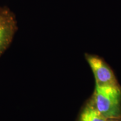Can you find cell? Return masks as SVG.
Returning a JSON list of instances; mask_svg holds the SVG:
<instances>
[{
  "label": "cell",
  "instance_id": "cell-4",
  "mask_svg": "<svg viewBox=\"0 0 121 121\" xmlns=\"http://www.w3.org/2000/svg\"><path fill=\"white\" fill-rule=\"evenodd\" d=\"M105 118L95 108L90 99L86 102L80 110L76 121H106Z\"/></svg>",
  "mask_w": 121,
  "mask_h": 121
},
{
  "label": "cell",
  "instance_id": "cell-2",
  "mask_svg": "<svg viewBox=\"0 0 121 121\" xmlns=\"http://www.w3.org/2000/svg\"><path fill=\"white\" fill-rule=\"evenodd\" d=\"M17 30L14 13L8 7H0V57L11 44Z\"/></svg>",
  "mask_w": 121,
  "mask_h": 121
},
{
  "label": "cell",
  "instance_id": "cell-5",
  "mask_svg": "<svg viewBox=\"0 0 121 121\" xmlns=\"http://www.w3.org/2000/svg\"><path fill=\"white\" fill-rule=\"evenodd\" d=\"M106 121H121V118H108L107 119Z\"/></svg>",
  "mask_w": 121,
  "mask_h": 121
},
{
  "label": "cell",
  "instance_id": "cell-1",
  "mask_svg": "<svg viewBox=\"0 0 121 121\" xmlns=\"http://www.w3.org/2000/svg\"><path fill=\"white\" fill-rule=\"evenodd\" d=\"M90 100L105 118H121V87L118 84L95 85Z\"/></svg>",
  "mask_w": 121,
  "mask_h": 121
},
{
  "label": "cell",
  "instance_id": "cell-3",
  "mask_svg": "<svg viewBox=\"0 0 121 121\" xmlns=\"http://www.w3.org/2000/svg\"><path fill=\"white\" fill-rule=\"evenodd\" d=\"M86 60L93 72L96 85L118 84L113 70L105 60L95 54L85 53Z\"/></svg>",
  "mask_w": 121,
  "mask_h": 121
}]
</instances>
